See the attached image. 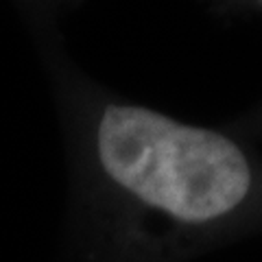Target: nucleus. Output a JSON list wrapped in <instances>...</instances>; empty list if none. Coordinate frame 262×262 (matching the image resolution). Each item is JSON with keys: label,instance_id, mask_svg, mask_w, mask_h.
<instances>
[{"label": "nucleus", "instance_id": "nucleus-1", "mask_svg": "<svg viewBox=\"0 0 262 262\" xmlns=\"http://www.w3.org/2000/svg\"><path fill=\"white\" fill-rule=\"evenodd\" d=\"M88 153L114 196L192 232L249 216L258 192L253 160L236 140L136 103L98 105Z\"/></svg>", "mask_w": 262, "mask_h": 262}]
</instances>
